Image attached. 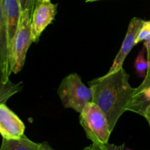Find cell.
<instances>
[{
  "instance_id": "6",
  "label": "cell",
  "mask_w": 150,
  "mask_h": 150,
  "mask_svg": "<svg viewBox=\"0 0 150 150\" xmlns=\"http://www.w3.org/2000/svg\"><path fill=\"white\" fill-rule=\"evenodd\" d=\"M24 131L22 120L5 103H0V135L2 139H19L24 135Z\"/></svg>"
},
{
  "instance_id": "5",
  "label": "cell",
  "mask_w": 150,
  "mask_h": 150,
  "mask_svg": "<svg viewBox=\"0 0 150 150\" xmlns=\"http://www.w3.org/2000/svg\"><path fill=\"white\" fill-rule=\"evenodd\" d=\"M57 13V4L51 1L37 2L32 15V42L39 41L40 35L45 28L51 24Z\"/></svg>"
},
{
  "instance_id": "18",
  "label": "cell",
  "mask_w": 150,
  "mask_h": 150,
  "mask_svg": "<svg viewBox=\"0 0 150 150\" xmlns=\"http://www.w3.org/2000/svg\"><path fill=\"white\" fill-rule=\"evenodd\" d=\"M101 1V0H88L86 2H93V1Z\"/></svg>"
},
{
  "instance_id": "21",
  "label": "cell",
  "mask_w": 150,
  "mask_h": 150,
  "mask_svg": "<svg viewBox=\"0 0 150 150\" xmlns=\"http://www.w3.org/2000/svg\"><path fill=\"white\" fill-rule=\"evenodd\" d=\"M125 150H132V149H125Z\"/></svg>"
},
{
  "instance_id": "15",
  "label": "cell",
  "mask_w": 150,
  "mask_h": 150,
  "mask_svg": "<svg viewBox=\"0 0 150 150\" xmlns=\"http://www.w3.org/2000/svg\"><path fill=\"white\" fill-rule=\"evenodd\" d=\"M36 1L37 0H19L21 11L30 10L32 13H33L34 8H35V4H36Z\"/></svg>"
},
{
  "instance_id": "11",
  "label": "cell",
  "mask_w": 150,
  "mask_h": 150,
  "mask_svg": "<svg viewBox=\"0 0 150 150\" xmlns=\"http://www.w3.org/2000/svg\"><path fill=\"white\" fill-rule=\"evenodd\" d=\"M40 143L30 140L25 135L19 139H2L0 150H39Z\"/></svg>"
},
{
  "instance_id": "4",
  "label": "cell",
  "mask_w": 150,
  "mask_h": 150,
  "mask_svg": "<svg viewBox=\"0 0 150 150\" xmlns=\"http://www.w3.org/2000/svg\"><path fill=\"white\" fill-rule=\"evenodd\" d=\"M32 15L30 10L21 11L18 26L13 40L11 51L12 71L17 74L23 69L28 49L32 44Z\"/></svg>"
},
{
  "instance_id": "13",
  "label": "cell",
  "mask_w": 150,
  "mask_h": 150,
  "mask_svg": "<svg viewBox=\"0 0 150 150\" xmlns=\"http://www.w3.org/2000/svg\"><path fill=\"white\" fill-rule=\"evenodd\" d=\"M145 52L146 48L144 45L142 50L139 51L134 63L136 74L140 78H145L148 70V62L147 59L145 58Z\"/></svg>"
},
{
  "instance_id": "20",
  "label": "cell",
  "mask_w": 150,
  "mask_h": 150,
  "mask_svg": "<svg viewBox=\"0 0 150 150\" xmlns=\"http://www.w3.org/2000/svg\"><path fill=\"white\" fill-rule=\"evenodd\" d=\"M51 1V0H37V2H39V1Z\"/></svg>"
},
{
  "instance_id": "3",
  "label": "cell",
  "mask_w": 150,
  "mask_h": 150,
  "mask_svg": "<svg viewBox=\"0 0 150 150\" xmlns=\"http://www.w3.org/2000/svg\"><path fill=\"white\" fill-rule=\"evenodd\" d=\"M80 125L86 137L95 144H106L111 133L106 116L93 102L88 103L80 113Z\"/></svg>"
},
{
  "instance_id": "14",
  "label": "cell",
  "mask_w": 150,
  "mask_h": 150,
  "mask_svg": "<svg viewBox=\"0 0 150 150\" xmlns=\"http://www.w3.org/2000/svg\"><path fill=\"white\" fill-rule=\"evenodd\" d=\"M150 38V21H144L136 39V45Z\"/></svg>"
},
{
  "instance_id": "16",
  "label": "cell",
  "mask_w": 150,
  "mask_h": 150,
  "mask_svg": "<svg viewBox=\"0 0 150 150\" xmlns=\"http://www.w3.org/2000/svg\"><path fill=\"white\" fill-rule=\"evenodd\" d=\"M39 150H55L53 149L47 142H42L40 143V146Z\"/></svg>"
},
{
  "instance_id": "2",
  "label": "cell",
  "mask_w": 150,
  "mask_h": 150,
  "mask_svg": "<svg viewBox=\"0 0 150 150\" xmlns=\"http://www.w3.org/2000/svg\"><path fill=\"white\" fill-rule=\"evenodd\" d=\"M57 94L63 106L81 113L84 107L92 102V93L90 87L83 83L77 73H71L64 78L59 84Z\"/></svg>"
},
{
  "instance_id": "12",
  "label": "cell",
  "mask_w": 150,
  "mask_h": 150,
  "mask_svg": "<svg viewBox=\"0 0 150 150\" xmlns=\"http://www.w3.org/2000/svg\"><path fill=\"white\" fill-rule=\"evenodd\" d=\"M23 87V82L13 83L11 81L5 82L0 76V103H5L11 97L18 93Z\"/></svg>"
},
{
  "instance_id": "9",
  "label": "cell",
  "mask_w": 150,
  "mask_h": 150,
  "mask_svg": "<svg viewBox=\"0 0 150 150\" xmlns=\"http://www.w3.org/2000/svg\"><path fill=\"white\" fill-rule=\"evenodd\" d=\"M2 5L7 26L9 44L10 51H12V45L18 26L21 9L19 0H2Z\"/></svg>"
},
{
  "instance_id": "8",
  "label": "cell",
  "mask_w": 150,
  "mask_h": 150,
  "mask_svg": "<svg viewBox=\"0 0 150 150\" xmlns=\"http://www.w3.org/2000/svg\"><path fill=\"white\" fill-rule=\"evenodd\" d=\"M11 73H13L11 51L3 10L2 0H0V76L4 81L7 82L10 81Z\"/></svg>"
},
{
  "instance_id": "10",
  "label": "cell",
  "mask_w": 150,
  "mask_h": 150,
  "mask_svg": "<svg viewBox=\"0 0 150 150\" xmlns=\"http://www.w3.org/2000/svg\"><path fill=\"white\" fill-rule=\"evenodd\" d=\"M149 105H150V73H146L143 82L135 89L134 94L127 111L143 116Z\"/></svg>"
},
{
  "instance_id": "22",
  "label": "cell",
  "mask_w": 150,
  "mask_h": 150,
  "mask_svg": "<svg viewBox=\"0 0 150 150\" xmlns=\"http://www.w3.org/2000/svg\"><path fill=\"white\" fill-rule=\"evenodd\" d=\"M88 1V0H86V1Z\"/></svg>"
},
{
  "instance_id": "19",
  "label": "cell",
  "mask_w": 150,
  "mask_h": 150,
  "mask_svg": "<svg viewBox=\"0 0 150 150\" xmlns=\"http://www.w3.org/2000/svg\"><path fill=\"white\" fill-rule=\"evenodd\" d=\"M83 150H92V149H91V146H87V147H85L84 149H83Z\"/></svg>"
},
{
  "instance_id": "7",
  "label": "cell",
  "mask_w": 150,
  "mask_h": 150,
  "mask_svg": "<svg viewBox=\"0 0 150 150\" xmlns=\"http://www.w3.org/2000/svg\"><path fill=\"white\" fill-rule=\"evenodd\" d=\"M144 21V20L137 17L133 18L131 19L128 25V27H127L125 38L122 44L121 48L116 56L115 59L113 62L112 66L110 67L109 70L107 73L108 74L116 72L123 67L125 59L128 55L129 53L130 52L132 48L136 45V37L139 34Z\"/></svg>"
},
{
  "instance_id": "23",
  "label": "cell",
  "mask_w": 150,
  "mask_h": 150,
  "mask_svg": "<svg viewBox=\"0 0 150 150\" xmlns=\"http://www.w3.org/2000/svg\"><path fill=\"white\" fill-rule=\"evenodd\" d=\"M149 73H150V72H149Z\"/></svg>"
},
{
  "instance_id": "1",
  "label": "cell",
  "mask_w": 150,
  "mask_h": 150,
  "mask_svg": "<svg viewBox=\"0 0 150 150\" xmlns=\"http://www.w3.org/2000/svg\"><path fill=\"white\" fill-rule=\"evenodd\" d=\"M129 76L123 67L112 73H106L89 82L92 102L105 114L111 132L131 101L136 88L129 82Z\"/></svg>"
},
{
  "instance_id": "17",
  "label": "cell",
  "mask_w": 150,
  "mask_h": 150,
  "mask_svg": "<svg viewBox=\"0 0 150 150\" xmlns=\"http://www.w3.org/2000/svg\"><path fill=\"white\" fill-rule=\"evenodd\" d=\"M143 117L146 119V121L148 122V123H149V125H150V105H149V106L146 108L144 113Z\"/></svg>"
}]
</instances>
